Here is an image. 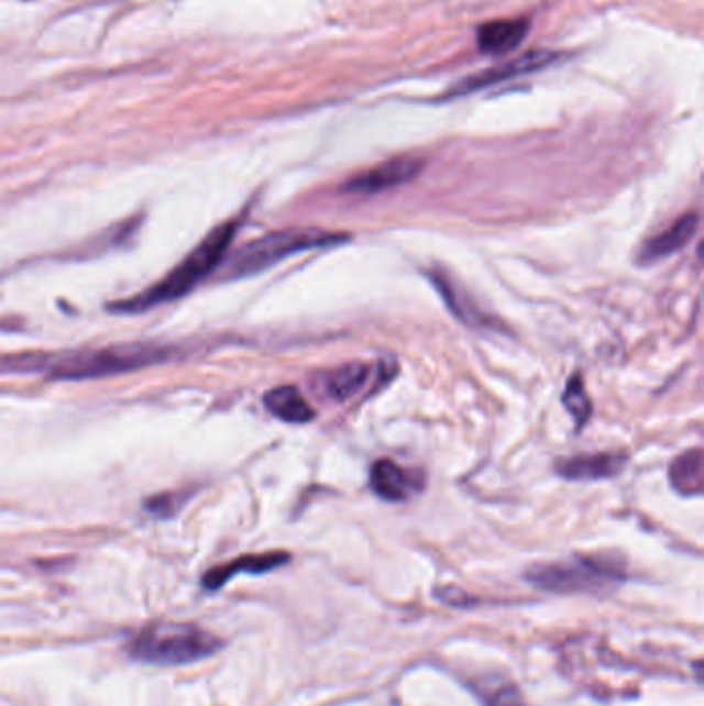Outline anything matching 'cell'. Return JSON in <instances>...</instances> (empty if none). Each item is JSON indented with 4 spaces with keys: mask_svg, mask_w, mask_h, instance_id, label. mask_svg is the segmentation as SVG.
Wrapping results in <instances>:
<instances>
[{
    "mask_svg": "<svg viewBox=\"0 0 704 706\" xmlns=\"http://www.w3.org/2000/svg\"><path fill=\"white\" fill-rule=\"evenodd\" d=\"M169 357L172 348L141 341L63 355H9L0 357V372H42L52 380H94L143 371Z\"/></svg>",
    "mask_w": 704,
    "mask_h": 706,
    "instance_id": "cell-1",
    "label": "cell"
},
{
    "mask_svg": "<svg viewBox=\"0 0 704 706\" xmlns=\"http://www.w3.org/2000/svg\"><path fill=\"white\" fill-rule=\"evenodd\" d=\"M235 230H238L235 221L221 223L216 230L205 235L201 244L186 254L185 258L169 271L162 282H157L155 286L136 294L133 298L112 304L110 310L118 315H139V312L152 310L155 306L185 298L186 294H190L195 287L202 284L226 261Z\"/></svg>",
    "mask_w": 704,
    "mask_h": 706,
    "instance_id": "cell-2",
    "label": "cell"
},
{
    "mask_svg": "<svg viewBox=\"0 0 704 706\" xmlns=\"http://www.w3.org/2000/svg\"><path fill=\"white\" fill-rule=\"evenodd\" d=\"M221 640L195 624L155 622L139 630L127 642V653L147 665H186L216 655Z\"/></svg>",
    "mask_w": 704,
    "mask_h": 706,
    "instance_id": "cell-3",
    "label": "cell"
},
{
    "mask_svg": "<svg viewBox=\"0 0 704 706\" xmlns=\"http://www.w3.org/2000/svg\"><path fill=\"white\" fill-rule=\"evenodd\" d=\"M348 235L333 234L327 230L306 228V230H286L275 234L252 240L238 249L232 258L223 265V279H242L249 275H256L263 271L271 269L273 265L286 261L287 256L317 251V249H331L341 242H345Z\"/></svg>",
    "mask_w": 704,
    "mask_h": 706,
    "instance_id": "cell-4",
    "label": "cell"
},
{
    "mask_svg": "<svg viewBox=\"0 0 704 706\" xmlns=\"http://www.w3.org/2000/svg\"><path fill=\"white\" fill-rule=\"evenodd\" d=\"M527 581L553 593H604L624 581V572L620 562L576 555L566 562L531 566Z\"/></svg>",
    "mask_w": 704,
    "mask_h": 706,
    "instance_id": "cell-5",
    "label": "cell"
},
{
    "mask_svg": "<svg viewBox=\"0 0 704 706\" xmlns=\"http://www.w3.org/2000/svg\"><path fill=\"white\" fill-rule=\"evenodd\" d=\"M419 169H421V159L418 157H395L352 178L348 185H343V192H358V195L383 192L388 188L409 183L411 178L418 176Z\"/></svg>",
    "mask_w": 704,
    "mask_h": 706,
    "instance_id": "cell-6",
    "label": "cell"
},
{
    "mask_svg": "<svg viewBox=\"0 0 704 706\" xmlns=\"http://www.w3.org/2000/svg\"><path fill=\"white\" fill-rule=\"evenodd\" d=\"M556 58H558V56L552 54V52H529V54L520 56L517 60L506 63L504 67L490 68V70H484V73H480V75L468 77L463 84L454 87V96H465V93L484 89V87H490V85L503 84L506 79H515V77H522V75L536 73L539 68H546L548 65H552Z\"/></svg>",
    "mask_w": 704,
    "mask_h": 706,
    "instance_id": "cell-7",
    "label": "cell"
},
{
    "mask_svg": "<svg viewBox=\"0 0 704 706\" xmlns=\"http://www.w3.org/2000/svg\"><path fill=\"white\" fill-rule=\"evenodd\" d=\"M628 459L626 454L602 453V454H583V456H572L566 461H560L556 465V471L574 482H595V479H609L620 475L626 467Z\"/></svg>",
    "mask_w": 704,
    "mask_h": 706,
    "instance_id": "cell-8",
    "label": "cell"
},
{
    "mask_svg": "<svg viewBox=\"0 0 704 706\" xmlns=\"http://www.w3.org/2000/svg\"><path fill=\"white\" fill-rule=\"evenodd\" d=\"M698 230V216L688 213L684 218L678 219L670 230L663 234L654 235L645 246L638 251V263L640 265H651L670 254H675L686 246L688 242L694 238Z\"/></svg>",
    "mask_w": 704,
    "mask_h": 706,
    "instance_id": "cell-9",
    "label": "cell"
},
{
    "mask_svg": "<svg viewBox=\"0 0 704 706\" xmlns=\"http://www.w3.org/2000/svg\"><path fill=\"white\" fill-rule=\"evenodd\" d=\"M287 560H289V555L282 554V552L242 555V558H238L230 564H223V566H218V569L207 572L205 578H202V585L209 591H216V588L223 587L230 578H234L235 574H240V572L265 574V572L275 571V569L284 566Z\"/></svg>",
    "mask_w": 704,
    "mask_h": 706,
    "instance_id": "cell-10",
    "label": "cell"
},
{
    "mask_svg": "<svg viewBox=\"0 0 704 706\" xmlns=\"http://www.w3.org/2000/svg\"><path fill=\"white\" fill-rule=\"evenodd\" d=\"M529 23L522 19L490 21L477 32V46L484 54H504L515 51L525 40Z\"/></svg>",
    "mask_w": 704,
    "mask_h": 706,
    "instance_id": "cell-11",
    "label": "cell"
},
{
    "mask_svg": "<svg viewBox=\"0 0 704 706\" xmlns=\"http://www.w3.org/2000/svg\"><path fill=\"white\" fill-rule=\"evenodd\" d=\"M370 486L388 503H403L411 494L409 475L393 461L381 459L370 470Z\"/></svg>",
    "mask_w": 704,
    "mask_h": 706,
    "instance_id": "cell-12",
    "label": "cell"
},
{
    "mask_svg": "<svg viewBox=\"0 0 704 706\" xmlns=\"http://www.w3.org/2000/svg\"><path fill=\"white\" fill-rule=\"evenodd\" d=\"M265 407L268 413L289 423H306L315 420V409L304 399L296 387H277L265 395Z\"/></svg>",
    "mask_w": 704,
    "mask_h": 706,
    "instance_id": "cell-13",
    "label": "cell"
},
{
    "mask_svg": "<svg viewBox=\"0 0 704 706\" xmlns=\"http://www.w3.org/2000/svg\"><path fill=\"white\" fill-rule=\"evenodd\" d=\"M673 488L684 496H698L704 488V459L701 449L680 454L670 467Z\"/></svg>",
    "mask_w": 704,
    "mask_h": 706,
    "instance_id": "cell-14",
    "label": "cell"
},
{
    "mask_svg": "<svg viewBox=\"0 0 704 706\" xmlns=\"http://www.w3.org/2000/svg\"><path fill=\"white\" fill-rule=\"evenodd\" d=\"M369 374L370 368L366 364H358V362L345 364L337 371L324 374V393L336 401H345L366 385Z\"/></svg>",
    "mask_w": 704,
    "mask_h": 706,
    "instance_id": "cell-15",
    "label": "cell"
},
{
    "mask_svg": "<svg viewBox=\"0 0 704 706\" xmlns=\"http://www.w3.org/2000/svg\"><path fill=\"white\" fill-rule=\"evenodd\" d=\"M432 284L437 286L438 294L444 298L447 306L451 308L457 319H461V322L470 324V327H482V324H490L486 317L475 308L471 306L470 300L461 294V289L454 286L453 282H449L442 273H435L432 275Z\"/></svg>",
    "mask_w": 704,
    "mask_h": 706,
    "instance_id": "cell-16",
    "label": "cell"
},
{
    "mask_svg": "<svg viewBox=\"0 0 704 706\" xmlns=\"http://www.w3.org/2000/svg\"><path fill=\"white\" fill-rule=\"evenodd\" d=\"M564 407L571 411L579 428L585 426L591 418V399L581 376H572L569 380V387L564 390Z\"/></svg>",
    "mask_w": 704,
    "mask_h": 706,
    "instance_id": "cell-17",
    "label": "cell"
},
{
    "mask_svg": "<svg viewBox=\"0 0 704 706\" xmlns=\"http://www.w3.org/2000/svg\"><path fill=\"white\" fill-rule=\"evenodd\" d=\"M183 505V498L174 496V494H162V496H155V498H150L145 503V508L153 512L155 517H162L166 519L169 515H174L178 508Z\"/></svg>",
    "mask_w": 704,
    "mask_h": 706,
    "instance_id": "cell-18",
    "label": "cell"
},
{
    "mask_svg": "<svg viewBox=\"0 0 704 706\" xmlns=\"http://www.w3.org/2000/svg\"><path fill=\"white\" fill-rule=\"evenodd\" d=\"M486 706H525V703L520 698L519 690L503 686L486 694Z\"/></svg>",
    "mask_w": 704,
    "mask_h": 706,
    "instance_id": "cell-19",
    "label": "cell"
}]
</instances>
